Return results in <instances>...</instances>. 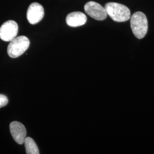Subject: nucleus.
<instances>
[{
  "mask_svg": "<svg viewBox=\"0 0 154 154\" xmlns=\"http://www.w3.org/2000/svg\"><path fill=\"white\" fill-rule=\"evenodd\" d=\"M10 131L17 143L18 144L24 143L26 137V130L21 123L17 121L11 122L10 125Z\"/></svg>",
  "mask_w": 154,
  "mask_h": 154,
  "instance_id": "nucleus-7",
  "label": "nucleus"
},
{
  "mask_svg": "<svg viewBox=\"0 0 154 154\" xmlns=\"http://www.w3.org/2000/svg\"><path fill=\"white\" fill-rule=\"evenodd\" d=\"M26 16L30 24H37L44 17V7L38 2H33L28 8Z\"/></svg>",
  "mask_w": 154,
  "mask_h": 154,
  "instance_id": "nucleus-6",
  "label": "nucleus"
},
{
  "mask_svg": "<svg viewBox=\"0 0 154 154\" xmlns=\"http://www.w3.org/2000/svg\"><path fill=\"white\" fill-rule=\"evenodd\" d=\"M30 46V41L25 36L16 37L11 41L8 46L7 51L10 57L16 58L22 55Z\"/></svg>",
  "mask_w": 154,
  "mask_h": 154,
  "instance_id": "nucleus-3",
  "label": "nucleus"
},
{
  "mask_svg": "<svg viewBox=\"0 0 154 154\" xmlns=\"http://www.w3.org/2000/svg\"><path fill=\"white\" fill-rule=\"evenodd\" d=\"M130 19L134 35L138 39L144 38L148 31V21L146 15L142 12L138 11L134 13Z\"/></svg>",
  "mask_w": 154,
  "mask_h": 154,
  "instance_id": "nucleus-2",
  "label": "nucleus"
},
{
  "mask_svg": "<svg viewBox=\"0 0 154 154\" xmlns=\"http://www.w3.org/2000/svg\"><path fill=\"white\" fill-rule=\"evenodd\" d=\"M105 8L107 14L116 22H125L131 17L130 9L121 4L109 2L105 5Z\"/></svg>",
  "mask_w": 154,
  "mask_h": 154,
  "instance_id": "nucleus-1",
  "label": "nucleus"
},
{
  "mask_svg": "<svg viewBox=\"0 0 154 154\" xmlns=\"http://www.w3.org/2000/svg\"><path fill=\"white\" fill-rule=\"evenodd\" d=\"M8 103V99L5 95L0 94V108L5 106Z\"/></svg>",
  "mask_w": 154,
  "mask_h": 154,
  "instance_id": "nucleus-10",
  "label": "nucleus"
},
{
  "mask_svg": "<svg viewBox=\"0 0 154 154\" xmlns=\"http://www.w3.org/2000/svg\"><path fill=\"white\" fill-rule=\"evenodd\" d=\"M24 144L26 154H39L38 147L32 138L26 137Z\"/></svg>",
  "mask_w": 154,
  "mask_h": 154,
  "instance_id": "nucleus-9",
  "label": "nucleus"
},
{
  "mask_svg": "<svg viewBox=\"0 0 154 154\" xmlns=\"http://www.w3.org/2000/svg\"><path fill=\"white\" fill-rule=\"evenodd\" d=\"M87 21L86 16L80 11H74L69 13L66 18V23L71 27L82 26Z\"/></svg>",
  "mask_w": 154,
  "mask_h": 154,
  "instance_id": "nucleus-8",
  "label": "nucleus"
},
{
  "mask_svg": "<svg viewBox=\"0 0 154 154\" xmlns=\"http://www.w3.org/2000/svg\"><path fill=\"white\" fill-rule=\"evenodd\" d=\"M84 9L88 16L96 20H104L107 16L105 8L94 1H89L86 3L84 6Z\"/></svg>",
  "mask_w": 154,
  "mask_h": 154,
  "instance_id": "nucleus-5",
  "label": "nucleus"
},
{
  "mask_svg": "<svg viewBox=\"0 0 154 154\" xmlns=\"http://www.w3.org/2000/svg\"><path fill=\"white\" fill-rule=\"evenodd\" d=\"M18 26L16 22L9 20L0 27V38L5 42H10L16 37Z\"/></svg>",
  "mask_w": 154,
  "mask_h": 154,
  "instance_id": "nucleus-4",
  "label": "nucleus"
}]
</instances>
